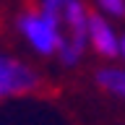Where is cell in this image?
<instances>
[{
	"instance_id": "6da1fadb",
	"label": "cell",
	"mask_w": 125,
	"mask_h": 125,
	"mask_svg": "<svg viewBox=\"0 0 125 125\" xmlns=\"http://www.w3.org/2000/svg\"><path fill=\"white\" fill-rule=\"evenodd\" d=\"M37 5L52 16V21L60 29V50L55 57L65 68H76L89 50L86 42L89 16H91L89 5L83 0H39Z\"/></svg>"
},
{
	"instance_id": "8992f818",
	"label": "cell",
	"mask_w": 125,
	"mask_h": 125,
	"mask_svg": "<svg viewBox=\"0 0 125 125\" xmlns=\"http://www.w3.org/2000/svg\"><path fill=\"white\" fill-rule=\"evenodd\" d=\"M94 8H96V13L107 16L112 21L125 18V0H94Z\"/></svg>"
},
{
	"instance_id": "3957f363",
	"label": "cell",
	"mask_w": 125,
	"mask_h": 125,
	"mask_svg": "<svg viewBox=\"0 0 125 125\" xmlns=\"http://www.w3.org/2000/svg\"><path fill=\"white\" fill-rule=\"evenodd\" d=\"M42 89V76L26 60L10 52H0V104L8 99L29 96Z\"/></svg>"
},
{
	"instance_id": "277c9868",
	"label": "cell",
	"mask_w": 125,
	"mask_h": 125,
	"mask_svg": "<svg viewBox=\"0 0 125 125\" xmlns=\"http://www.w3.org/2000/svg\"><path fill=\"white\" fill-rule=\"evenodd\" d=\"M86 42H89V50L94 55H99L102 60H115L120 57V42H123V34L115 29L112 18L102 16L94 10L89 16V29H86Z\"/></svg>"
},
{
	"instance_id": "5b68a950",
	"label": "cell",
	"mask_w": 125,
	"mask_h": 125,
	"mask_svg": "<svg viewBox=\"0 0 125 125\" xmlns=\"http://www.w3.org/2000/svg\"><path fill=\"white\" fill-rule=\"evenodd\" d=\"M94 81H96V89H102L107 96L125 102V62H107L96 68Z\"/></svg>"
},
{
	"instance_id": "52a82bcc",
	"label": "cell",
	"mask_w": 125,
	"mask_h": 125,
	"mask_svg": "<svg viewBox=\"0 0 125 125\" xmlns=\"http://www.w3.org/2000/svg\"><path fill=\"white\" fill-rule=\"evenodd\" d=\"M120 60L125 62V34H123V42H120Z\"/></svg>"
},
{
	"instance_id": "7a4b0ae2",
	"label": "cell",
	"mask_w": 125,
	"mask_h": 125,
	"mask_svg": "<svg viewBox=\"0 0 125 125\" xmlns=\"http://www.w3.org/2000/svg\"><path fill=\"white\" fill-rule=\"evenodd\" d=\"M16 31L18 37L29 44V50L39 57H55L60 50V29L52 21V16L42 10L39 5L26 8L16 18Z\"/></svg>"
}]
</instances>
